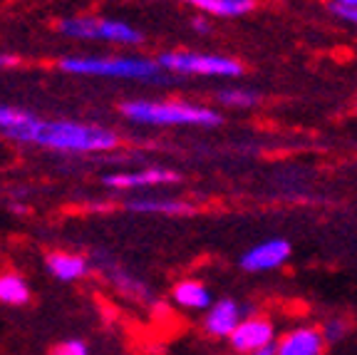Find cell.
<instances>
[{"mask_svg":"<svg viewBox=\"0 0 357 355\" xmlns=\"http://www.w3.org/2000/svg\"><path fill=\"white\" fill-rule=\"evenodd\" d=\"M60 35L73 40H105V43L117 45H139L142 33L124 20H112V17H97V15H77L65 17L57 25Z\"/></svg>","mask_w":357,"mask_h":355,"instance_id":"4","label":"cell"},{"mask_svg":"<svg viewBox=\"0 0 357 355\" xmlns=\"http://www.w3.org/2000/svg\"><path fill=\"white\" fill-rule=\"evenodd\" d=\"M178 182V174L164 167L142 169V172H122L105 177V184L112 189H142V187H156V184H174Z\"/></svg>","mask_w":357,"mask_h":355,"instance_id":"9","label":"cell"},{"mask_svg":"<svg viewBox=\"0 0 357 355\" xmlns=\"http://www.w3.org/2000/svg\"><path fill=\"white\" fill-rule=\"evenodd\" d=\"M275 338V328L266 318H248V321H241L238 328L231 333V345L238 353H253V350L263 348V345H271Z\"/></svg>","mask_w":357,"mask_h":355,"instance_id":"7","label":"cell"},{"mask_svg":"<svg viewBox=\"0 0 357 355\" xmlns=\"http://www.w3.org/2000/svg\"><path fill=\"white\" fill-rule=\"evenodd\" d=\"M33 115H28V112L22 110H15V107H8V105H0V132L6 134L10 132V129L20 127V124H25Z\"/></svg>","mask_w":357,"mask_h":355,"instance_id":"17","label":"cell"},{"mask_svg":"<svg viewBox=\"0 0 357 355\" xmlns=\"http://www.w3.org/2000/svg\"><path fill=\"white\" fill-rule=\"evenodd\" d=\"M218 100L229 107H253L258 102V94L253 89H243V87H229L218 92Z\"/></svg>","mask_w":357,"mask_h":355,"instance_id":"16","label":"cell"},{"mask_svg":"<svg viewBox=\"0 0 357 355\" xmlns=\"http://www.w3.org/2000/svg\"><path fill=\"white\" fill-rule=\"evenodd\" d=\"M8 139L20 145H35L55 152L70 154H100L119 147L117 132L102 127V124L67 122V119H38L30 117L20 127L6 132Z\"/></svg>","mask_w":357,"mask_h":355,"instance_id":"1","label":"cell"},{"mask_svg":"<svg viewBox=\"0 0 357 355\" xmlns=\"http://www.w3.org/2000/svg\"><path fill=\"white\" fill-rule=\"evenodd\" d=\"M172 298L176 300L181 308H189V311H208L213 303L211 291L199 281H181L174 286Z\"/></svg>","mask_w":357,"mask_h":355,"instance_id":"12","label":"cell"},{"mask_svg":"<svg viewBox=\"0 0 357 355\" xmlns=\"http://www.w3.org/2000/svg\"><path fill=\"white\" fill-rule=\"evenodd\" d=\"M45 266L50 271L52 278L65 283H75L89 273V261L79 254H70V251H52L45 259Z\"/></svg>","mask_w":357,"mask_h":355,"instance_id":"10","label":"cell"},{"mask_svg":"<svg viewBox=\"0 0 357 355\" xmlns=\"http://www.w3.org/2000/svg\"><path fill=\"white\" fill-rule=\"evenodd\" d=\"M333 10L337 13L340 17H345V20L355 22L357 25V8H340V6H333Z\"/></svg>","mask_w":357,"mask_h":355,"instance_id":"20","label":"cell"},{"mask_svg":"<svg viewBox=\"0 0 357 355\" xmlns=\"http://www.w3.org/2000/svg\"><path fill=\"white\" fill-rule=\"evenodd\" d=\"M60 70L82 78H114V80H154L162 65L149 57L127 55H70L60 60Z\"/></svg>","mask_w":357,"mask_h":355,"instance_id":"3","label":"cell"},{"mask_svg":"<svg viewBox=\"0 0 357 355\" xmlns=\"http://www.w3.org/2000/svg\"><path fill=\"white\" fill-rule=\"evenodd\" d=\"M241 318H243V308L234 298H221L211 303L206 318H204V328L213 338H231V333L238 328Z\"/></svg>","mask_w":357,"mask_h":355,"instance_id":"8","label":"cell"},{"mask_svg":"<svg viewBox=\"0 0 357 355\" xmlns=\"http://www.w3.org/2000/svg\"><path fill=\"white\" fill-rule=\"evenodd\" d=\"M325 335L315 328H296L278 343V355H320Z\"/></svg>","mask_w":357,"mask_h":355,"instance_id":"11","label":"cell"},{"mask_svg":"<svg viewBox=\"0 0 357 355\" xmlns=\"http://www.w3.org/2000/svg\"><path fill=\"white\" fill-rule=\"evenodd\" d=\"M333 6H340V8H357V0H335Z\"/></svg>","mask_w":357,"mask_h":355,"instance_id":"23","label":"cell"},{"mask_svg":"<svg viewBox=\"0 0 357 355\" xmlns=\"http://www.w3.org/2000/svg\"><path fill=\"white\" fill-rule=\"evenodd\" d=\"M345 323L340 321V318H335V321H328L325 323V328H323V335H325V340H340L342 335H345Z\"/></svg>","mask_w":357,"mask_h":355,"instance_id":"19","label":"cell"},{"mask_svg":"<svg viewBox=\"0 0 357 355\" xmlns=\"http://www.w3.org/2000/svg\"><path fill=\"white\" fill-rule=\"evenodd\" d=\"M15 57L13 55H0V67H10V65H15Z\"/></svg>","mask_w":357,"mask_h":355,"instance_id":"22","label":"cell"},{"mask_svg":"<svg viewBox=\"0 0 357 355\" xmlns=\"http://www.w3.org/2000/svg\"><path fill=\"white\" fill-rule=\"evenodd\" d=\"M50 355H89V348L84 340L79 338H70V340H62L52 348Z\"/></svg>","mask_w":357,"mask_h":355,"instance_id":"18","label":"cell"},{"mask_svg":"<svg viewBox=\"0 0 357 355\" xmlns=\"http://www.w3.org/2000/svg\"><path fill=\"white\" fill-rule=\"evenodd\" d=\"M30 300V286L20 273H0V303L25 305Z\"/></svg>","mask_w":357,"mask_h":355,"instance_id":"15","label":"cell"},{"mask_svg":"<svg viewBox=\"0 0 357 355\" xmlns=\"http://www.w3.org/2000/svg\"><path fill=\"white\" fill-rule=\"evenodd\" d=\"M290 259V244L285 239H271L263 244L253 246L251 251H245L241 259V268L251 273H263L273 271V268L283 266Z\"/></svg>","mask_w":357,"mask_h":355,"instance_id":"6","label":"cell"},{"mask_svg":"<svg viewBox=\"0 0 357 355\" xmlns=\"http://www.w3.org/2000/svg\"><path fill=\"white\" fill-rule=\"evenodd\" d=\"M129 211L137 214H164V217H189L194 214V206L181 199H137L127 204Z\"/></svg>","mask_w":357,"mask_h":355,"instance_id":"13","label":"cell"},{"mask_svg":"<svg viewBox=\"0 0 357 355\" xmlns=\"http://www.w3.org/2000/svg\"><path fill=\"white\" fill-rule=\"evenodd\" d=\"M159 65L167 73L176 75H201V78H241L243 65L231 57L208 55V52H164Z\"/></svg>","mask_w":357,"mask_h":355,"instance_id":"5","label":"cell"},{"mask_svg":"<svg viewBox=\"0 0 357 355\" xmlns=\"http://www.w3.org/2000/svg\"><path fill=\"white\" fill-rule=\"evenodd\" d=\"M251 355H278V345H263V348H258V350H253Z\"/></svg>","mask_w":357,"mask_h":355,"instance_id":"21","label":"cell"},{"mask_svg":"<svg viewBox=\"0 0 357 355\" xmlns=\"http://www.w3.org/2000/svg\"><path fill=\"white\" fill-rule=\"evenodd\" d=\"M119 112L129 122L159 124V127H216L221 117L204 105L191 102H154V100H127Z\"/></svg>","mask_w":357,"mask_h":355,"instance_id":"2","label":"cell"},{"mask_svg":"<svg viewBox=\"0 0 357 355\" xmlns=\"http://www.w3.org/2000/svg\"><path fill=\"white\" fill-rule=\"evenodd\" d=\"M186 3L208 13V15H218V17L245 15V13H251L253 6H256V0H186Z\"/></svg>","mask_w":357,"mask_h":355,"instance_id":"14","label":"cell"},{"mask_svg":"<svg viewBox=\"0 0 357 355\" xmlns=\"http://www.w3.org/2000/svg\"><path fill=\"white\" fill-rule=\"evenodd\" d=\"M194 28H196V30H201V33H206V30H208V28H206V22H201V20H194Z\"/></svg>","mask_w":357,"mask_h":355,"instance_id":"24","label":"cell"}]
</instances>
